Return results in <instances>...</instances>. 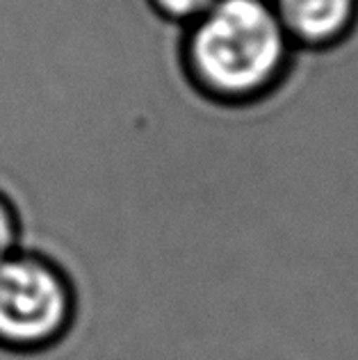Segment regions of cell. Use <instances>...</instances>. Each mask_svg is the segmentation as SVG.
<instances>
[{
    "label": "cell",
    "instance_id": "obj_5",
    "mask_svg": "<svg viewBox=\"0 0 358 360\" xmlns=\"http://www.w3.org/2000/svg\"><path fill=\"white\" fill-rule=\"evenodd\" d=\"M146 3L162 21L187 27L194 21H199L217 0H146Z\"/></svg>",
    "mask_w": 358,
    "mask_h": 360
},
{
    "label": "cell",
    "instance_id": "obj_2",
    "mask_svg": "<svg viewBox=\"0 0 358 360\" xmlns=\"http://www.w3.org/2000/svg\"><path fill=\"white\" fill-rule=\"evenodd\" d=\"M78 290L62 262L18 249L0 260V352L39 356L60 347L78 321Z\"/></svg>",
    "mask_w": 358,
    "mask_h": 360
},
{
    "label": "cell",
    "instance_id": "obj_4",
    "mask_svg": "<svg viewBox=\"0 0 358 360\" xmlns=\"http://www.w3.org/2000/svg\"><path fill=\"white\" fill-rule=\"evenodd\" d=\"M25 224L21 210L5 189H0V260L23 246Z\"/></svg>",
    "mask_w": 358,
    "mask_h": 360
},
{
    "label": "cell",
    "instance_id": "obj_1",
    "mask_svg": "<svg viewBox=\"0 0 358 360\" xmlns=\"http://www.w3.org/2000/svg\"><path fill=\"white\" fill-rule=\"evenodd\" d=\"M181 60L205 98L249 105L274 96L292 78L299 51L269 0H217L183 27Z\"/></svg>",
    "mask_w": 358,
    "mask_h": 360
},
{
    "label": "cell",
    "instance_id": "obj_3",
    "mask_svg": "<svg viewBox=\"0 0 358 360\" xmlns=\"http://www.w3.org/2000/svg\"><path fill=\"white\" fill-rule=\"evenodd\" d=\"M299 53H326L358 27V0H269Z\"/></svg>",
    "mask_w": 358,
    "mask_h": 360
}]
</instances>
